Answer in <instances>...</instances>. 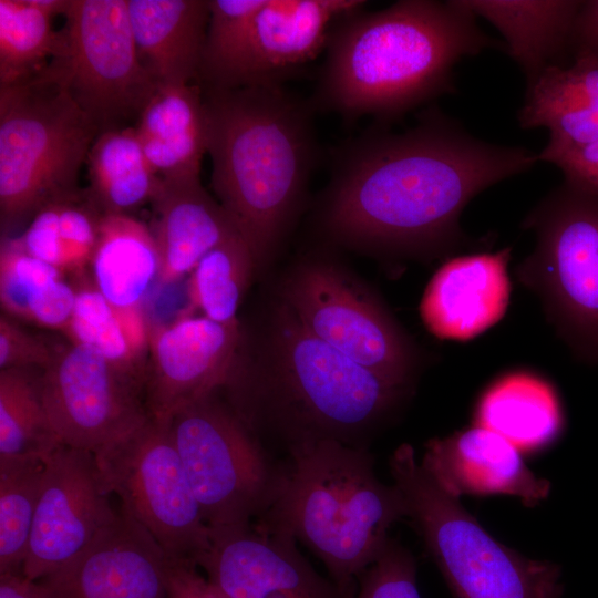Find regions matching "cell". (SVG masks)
<instances>
[{
  "label": "cell",
  "instance_id": "1",
  "mask_svg": "<svg viewBox=\"0 0 598 598\" xmlns=\"http://www.w3.org/2000/svg\"><path fill=\"white\" fill-rule=\"evenodd\" d=\"M538 154L468 133L436 107L401 133L374 128L332 159L322 228L350 246L443 254L467 246L460 224L481 192L533 168Z\"/></svg>",
  "mask_w": 598,
  "mask_h": 598
},
{
  "label": "cell",
  "instance_id": "2",
  "mask_svg": "<svg viewBox=\"0 0 598 598\" xmlns=\"http://www.w3.org/2000/svg\"><path fill=\"white\" fill-rule=\"evenodd\" d=\"M503 50L463 0H401L338 20L330 30L315 110L346 118L372 115L386 124L454 91L453 69L465 56Z\"/></svg>",
  "mask_w": 598,
  "mask_h": 598
},
{
  "label": "cell",
  "instance_id": "3",
  "mask_svg": "<svg viewBox=\"0 0 598 598\" xmlns=\"http://www.w3.org/2000/svg\"><path fill=\"white\" fill-rule=\"evenodd\" d=\"M202 94L212 188L261 267L316 168V110L282 85L202 89Z\"/></svg>",
  "mask_w": 598,
  "mask_h": 598
},
{
  "label": "cell",
  "instance_id": "4",
  "mask_svg": "<svg viewBox=\"0 0 598 598\" xmlns=\"http://www.w3.org/2000/svg\"><path fill=\"white\" fill-rule=\"evenodd\" d=\"M403 518L400 491L379 480L368 448L328 439L287 451L271 501L252 523L307 546L339 587L355 594L359 576Z\"/></svg>",
  "mask_w": 598,
  "mask_h": 598
},
{
  "label": "cell",
  "instance_id": "5",
  "mask_svg": "<svg viewBox=\"0 0 598 598\" xmlns=\"http://www.w3.org/2000/svg\"><path fill=\"white\" fill-rule=\"evenodd\" d=\"M272 333V372L265 380L235 378L225 388L228 404L249 429L265 415L278 421L287 451L328 439L358 446L353 437L378 424L406 393L409 384L373 372L311 334L283 303Z\"/></svg>",
  "mask_w": 598,
  "mask_h": 598
},
{
  "label": "cell",
  "instance_id": "6",
  "mask_svg": "<svg viewBox=\"0 0 598 598\" xmlns=\"http://www.w3.org/2000/svg\"><path fill=\"white\" fill-rule=\"evenodd\" d=\"M97 136L54 59L28 79L0 85L2 236L80 189L79 173Z\"/></svg>",
  "mask_w": 598,
  "mask_h": 598
},
{
  "label": "cell",
  "instance_id": "7",
  "mask_svg": "<svg viewBox=\"0 0 598 598\" xmlns=\"http://www.w3.org/2000/svg\"><path fill=\"white\" fill-rule=\"evenodd\" d=\"M405 518L421 536L453 598H563L561 568L494 538L424 471L409 444L389 460Z\"/></svg>",
  "mask_w": 598,
  "mask_h": 598
},
{
  "label": "cell",
  "instance_id": "8",
  "mask_svg": "<svg viewBox=\"0 0 598 598\" xmlns=\"http://www.w3.org/2000/svg\"><path fill=\"white\" fill-rule=\"evenodd\" d=\"M533 251L517 266L557 334L579 360L598 364V198L565 181L525 216Z\"/></svg>",
  "mask_w": 598,
  "mask_h": 598
},
{
  "label": "cell",
  "instance_id": "9",
  "mask_svg": "<svg viewBox=\"0 0 598 598\" xmlns=\"http://www.w3.org/2000/svg\"><path fill=\"white\" fill-rule=\"evenodd\" d=\"M168 424L209 528L250 524L267 509L277 463L217 392L183 408Z\"/></svg>",
  "mask_w": 598,
  "mask_h": 598
},
{
  "label": "cell",
  "instance_id": "10",
  "mask_svg": "<svg viewBox=\"0 0 598 598\" xmlns=\"http://www.w3.org/2000/svg\"><path fill=\"white\" fill-rule=\"evenodd\" d=\"M110 495L172 560H197L210 529L195 497L168 422L152 416L94 453Z\"/></svg>",
  "mask_w": 598,
  "mask_h": 598
},
{
  "label": "cell",
  "instance_id": "11",
  "mask_svg": "<svg viewBox=\"0 0 598 598\" xmlns=\"http://www.w3.org/2000/svg\"><path fill=\"white\" fill-rule=\"evenodd\" d=\"M65 48L54 58L66 87L99 135L130 127L157 85L135 47L127 0H70Z\"/></svg>",
  "mask_w": 598,
  "mask_h": 598
},
{
  "label": "cell",
  "instance_id": "12",
  "mask_svg": "<svg viewBox=\"0 0 598 598\" xmlns=\"http://www.w3.org/2000/svg\"><path fill=\"white\" fill-rule=\"evenodd\" d=\"M282 303L311 334L363 367L409 384L414 352L385 309L333 265L307 262L286 280Z\"/></svg>",
  "mask_w": 598,
  "mask_h": 598
},
{
  "label": "cell",
  "instance_id": "13",
  "mask_svg": "<svg viewBox=\"0 0 598 598\" xmlns=\"http://www.w3.org/2000/svg\"><path fill=\"white\" fill-rule=\"evenodd\" d=\"M38 385L55 436L72 448L94 454L148 416L141 389L81 344L58 348Z\"/></svg>",
  "mask_w": 598,
  "mask_h": 598
},
{
  "label": "cell",
  "instance_id": "14",
  "mask_svg": "<svg viewBox=\"0 0 598 598\" xmlns=\"http://www.w3.org/2000/svg\"><path fill=\"white\" fill-rule=\"evenodd\" d=\"M94 454L60 445L47 458L22 574L39 580L83 550L116 516Z\"/></svg>",
  "mask_w": 598,
  "mask_h": 598
},
{
  "label": "cell",
  "instance_id": "15",
  "mask_svg": "<svg viewBox=\"0 0 598 598\" xmlns=\"http://www.w3.org/2000/svg\"><path fill=\"white\" fill-rule=\"evenodd\" d=\"M240 341L239 323L185 315L152 327L144 379L150 416L168 422L182 410L229 382Z\"/></svg>",
  "mask_w": 598,
  "mask_h": 598
},
{
  "label": "cell",
  "instance_id": "16",
  "mask_svg": "<svg viewBox=\"0 0 598 598\" xmlns=\"http://www.w3.org/2000/svg\"><path fill=\"white\" fill-rule=\"evenodd\" d=\"M197 566L227 598H353L320 575L297 542L254 523L209 528Z\"/></svg>",
  "mask_w": 598,
  "mask_h": 598
},
{
  "label": "cell",
  "instance_id": "17",
  "mask_svg": "<svg viewBox=\"0 0 598 598\" xmlns=\"http://www.w3.org/2000/svg\"><path fill=\"white\" fill-rule=\"evenodd\" d=\"M169 560L121 507L83 550L37 581L42 598H167Z\"/></svg>",
  "mask_w": 598,
  "mask_h": 598
},
{
  "label": "cell",
  "instance_id": "18",
  "mask_svg": "<svg viewBox=\"0 0 598 598\" xmlns=\"http://www.w3.org/2000/svg\"><path fill=\"white\" fill-rule=\"evenodd\" d=\"M361 0H265L256 13L230 89L282 85L327 47L333 24Z\"/></svg>",
  "mask_w": 598,
  "mask_h": 598
},
{
  "label": "cell",
  "instance_id": "19",
  "mask_svg": "<svg viewBox=\"0 0 598 598\" xmlns=\"http://www.w3.org/2000/svg\"><path fill=\"white\" fill-rule=\"evenodd\" d=\"M420 463L444 492L458 499L509 495L533 506L550 491L549 482L530 471L514 444L478 424L430 440Z\"/></svg>",
  "mask_w": 598,
  "mask_h": 598
},
{
  "label": "cell",
  "instance_id": "20",
  "mask_svg": "<svg viewBox=\"0 0 598 598\" xmlns=\"http://www.w3.org/2000/svg\"><path fill=\"white\" fill-rule=\"evenodd\" d=\"M509 258L507 247L445 261L421 300V318L427 330L440 339L467 341L497 323L509 301Z\"/></svg>",
  "mask_w": 598,
  "mask_h": 598
},
{
  "label": "cell",
  "instance_id": "21",
  "mask_svg": "<svg viewBox=\"0 0 598 598\" xmlns=\"http://www.w3.org/2000/svg\"><path fill=\"white\" fill-rule=\"evenodd\" d=\"M151 205L150 227L159 256L157 281L163 285L190 274L209 250L239 234L200 177L163 179Z\"/></svg>",
  "mask_w": 598,
  "mask_h": 598
},
{
  "label": "cell",
  "instance_id": "22",
  "mask_svg": "<svg viewBox=\"0 0 598 598\" xmlns=\"http://www.w3.org/2000/svg\"><path fill=\"white\" fill-rule=\"evenodd\" d=\"M138 59L157 86L196 84L208 0H127Z\"/></svg>",
  "mask_w": 598,
  "mask_h": 598
},
{
  "label": "cell",
  "instance_id": "23",
  "mask_svg": "<svg viewBox=\"0 0 598 598\" xmlns=\"http://www.w3.org/2000/svg\"><path fill=\"white\" fill-rule=\"evenodd\" d=\"M517 120L524 130L547 128V150L598 141V58L577 54L570 65L546 70L526 89Z\"/></svg>",
  "mask_w": 598,
  "mask_h": 598
},
{
  "label": "cell",
  "instance_id": "24",
  "mask_svg": "<svg viewBox=\"0 0 598 598\" xmlns=\"http://www.w3.org/2000/svg\"><path fill=\"white\" fill-rule=\"evenodd\" d=\"M476 18L504 37L506 53L520 66L526 89L554 66H566L581 0H463Z\"/></svg>",
  "mask_w": 598,
  "mask_h": 598
},
{
  "label": "cell",
  "instance_id": "25",
  "mask_svg": "<svg viewBox=\"0 0 598 598\" xmlns=\"http://www.w3.org/2000/svg\"><path fill=\"white\" fill-rule=\"evenodd\" d=\"M134 128L146 161L161 178L200 177L207 131L199 85L157 86Z\"/></svg>",
  "mask_w": 598,
  "mask_h": 598
},
{
  "label": "cell",
  "instance_id": "26",
  "mask_svg": "<svg viewBox=\"0 0 598 598\" xmlns=\"http://www.w3.org/2000/svg\"><path fill=\"white\" fill-rule=\"evenodd\" d=\"M475 420V424L498 433L522 453L546 447L564 425L553 386L524 371L495 380L478 400Z\"/></svg>",
  "mask_w": 598,
  "mask_h": 598
},
{
  "label": "cell",
  "instance_id": "27",
  "mask_svg": "<svg viewBox=\"0 0 598 598\" xmlns=\"http://www.w3.org/2000/svg\"><path fill=\"white\" fill-rule=\"evenodd\" d=\"M89 267L93 286L112 306H141L159 272L151 227L133 215L104 214Z\"/></svg>",
  "mask_w": 598,
  "mask_h": 598
},
{
  "label": "cell",
  "instance_id": "28",
  "mask_svg": "<svg viewBox=\"0 0 598 598\" xmlns=\"http://www.w3.org/2000/svg\"><path fill=\"white\" fill-rule=\"evenodd\" d=\"M58 268L29 255L12 236L0 246V303L12 318L63 331L76 298Z\"/></svg>",
  "mask_w": 598,
  "mask_h": 598
},
{
  "label": "cell",
  "instance_id": "29",
  "mask_svg": "<svg viewBox=\"0 0 598 598\" xmlns=\"http://www.w3.org/2000/svg\"><path fill=\"white\" fill-rule=\"evenodd\" d=\"M86 190L104 214H126L152 202L163 179L152 169L134 126L106 131L86 158Z\"/></svg>",
  "mask_w": 598,
  "mask_h": 598
},
{
  "label": "cell",
  "instance_id": "30",
  "mask_svg": "<svg viewBox=\"0 0 598 598\" xmlns=\"http://www.w3.org/2000/svg\"><path fill=\"white\" fill-rule=\"evenodd\" d=\"M103 216L86 188H80L41 207L13 238L29 255L63 274L81 275L89 267Z\"/></svg>",
  "mask_w": 598,
  "mask_h": 598
},
{
  "label": "cell",
  "instance_id": "31",
  "mask_svg": "<svg viewBox=\"0 0 598 598\" xmlns=\"http://www.w3.org/2000/svg\"><path fill=\"white\" fill-rule=\"evenodd\" d=\"M35 0H0V85L28 79L64 52L62 30Z\"/></svg>",
  "mask_w": 598,
  "mask_h": 598
},
{
  "label": "cell",
  "instance_id": "32",
  "mask_svg": "<svg viewBox=\"0 0 598 598\" xmlns=\"http://www.w3.org/2000/svg\"><path fill=\"white\" fill-rule=\"evenodd\" d=\"M256 268L252 252L239 234L225 239L189 274L192 307L216 322L238 323L237 311Z\"/></svg>",
  "mask_w": 598,
  "mask_h": 598
},
{
  "label": "cell",
  "instance_id": "33",
  "mask_svg": "<svg viewBox=\"0 0 598 598\" xmlns=\"http://www.w3.org/2000/svg\"><path fill=\"white\" fill-rule=\"evenodd\" d=\"M47 458L0 457V575L22 573Z\"/></svg>",
  "mask_w": 598,
  "mask_h": 598
},
{
  "label": "cell",
  "instance_id": "34",
  "mask_svg": "<svg viewBox=\"0 0 598 598\" xmlns=\"http://www.w3.org/2000/svg\"><path fill=\"white\" fill-rule=\"evenodd\" d=\"M60 445L38 381L22 369L0 370V457L49 456Z\"/></svg>",
  "mask_w": 598,
  "mask_h": 598
},
{
  "label": "cell",
  "instance_id": "35",
  "mask_svg": "<svg viewBox=\"0 0 598 598\" xmlns=\"http://www.w3.org/2000/svg\"><path fill=\"white\" fill-rule=\"evenodd\" d=\"M63 332L71 343L100 353L144 391L146 362L134 351L116 308L93 283L76 287L72 315Z\"/></svg>",
  "mask_w": 598,
  "mask_h": 598
},
{
  "label": "cell",
  "instance_id": "36",
  "mask_svg": "<svg viewBox=\"0 0 598 598\" xmlns=\"http://www.w3.org/2000/svg\"><path fill=\"white\" fill-rule=\"evenodd\" d=\"M265 0H208L209 21L197 85L230 89L252 20Z\"/></svg>",
  "mask_w": 598,
  "mask_h": 598
},
{
  "label": "cell",
  "instance_id": "37",
  "mask_svg": "<svg viewBox=\"0 0 598 598\" xmlns=\"http://www.w3.org/2000/svg\"><path fill=\"white\" fill-rule=\"evenodd\" d=\"M353 598H421L412 554L390 538L379 557L359 576Z\"/></svg>",
  "mask_w": 598,
  "mask_h": 598
},
{
  "label": "cell",
  "instance_id": "38",
  "mask_svg": "<svg viewBox=\"0 0 598 598\" xmlns=\"http://www.w3.org/2000/svg\"><path fill=\"white\" fill-rule=\"evenodd\" d=\"M58 349L41 338L23 330L11 319L0 317V370L47 368Z\"/></svg>",
  "mask_w": 598,
  "mask_h": 598
},
{
  "label": "cell",
  "instance_id": "39",
  "mask_svg": "<svg viewBox=\"0 0 598 598\" xmlns=\"http://www.w3.org/2000/svg\"><path fill=\"white\" fill-rule=\"evenodd\" d=\"M538 159L556 165L566 183L598 198V141L558 150L543 148Z\"/></svg>",
  "mask_w": 598,
  "mask_h": 598
},
{
  "label": "cell",
  "instance_id": "40",
  "mask_svg": "<svg viewBox=\"0 0 598 598\" xmlns=\"http://www.w3.org/2000/svg\"><path fill=\"white\" fill-rule=\"evenodd\" d=\"M167 598H227L190 561L169 560Z\"/></svg>",
  "mask_w": 598,
  "mask_h": 598
},
{
  "label": "cell",
  "instance_id": "41",
  "mask_svg": "<svg viewBox=\"0 0 598 598\" xmlns=\"http://www.w3.org/2000/svg\"><path fill=\"white\" fill-rule=\"evenodd\" d=\"M570 45L574 55L598 58V0L581 1L574 21Z\"/></svg>",
  "mask_w": 598,
  "mask_h": 598
},
{
  "label": "cell",
  "instance_id": "42",
  "mask_svg": "<svg viewBox=\"0 0 598 598\" xmlns=\"http://www.w3.org/2000/svg\"><path fill=\"white\" fill-rule=\"evenodd\" d=\"M0 598H42L38 581L22 573L0 575Z\"/></svg>",
  "mask_w": 598,
  "mask_h": 598
}]
</instances>
